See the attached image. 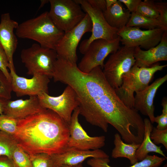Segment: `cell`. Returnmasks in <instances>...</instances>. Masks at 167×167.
<instances>
[{"instance_id": "29", "label": "cell", "mask_w": 167, "mask_h": 167, "mask_svg": "<svg viewBox=\"0 0 167 167\" xmlns=\"http://www.w3.org/2000/svg\"><path fill=\"white\" fill-rule=\"evenodd\" d=\"M17 121L4 114L0 115V131L13 136L16 131Z\"/></svg>"}, {"instance_id": "17", "label": "cell", "mask_w": 167, "mask_h": 167, "mask_svg": "<svg viewBox=\"0 0 167 167\" xmlns=\"http://www.w3.org/2000/svg\"><path fill=\"white\" fill-rule=\"evenodd\" d=\"M54 166L76 165L82 164L88 158H108L109 156L100 149L82 150L66 148L60 153L50 155Z\"/></svg>"}, {"instance_id": "13", "label": "cell", "mask_w": 167, "mask_h": 167, "mask_svg": "<svg viewBox=\"0 0 167 167\" xmlns=\"http://www.w3.org/2000/svg\"><path fill=\"white\" fill-rule=\"evenodd\" d=\"M79 107L74 111L69 125L70 136L67 148L82 150L100 149L105 144L103 135L91 137L88 135L79 122Z\"/></svg>"}, {"instance_id": "35", "label": "cell", "mask_w": 167, "mask_h": 167, "mask_svg": "<svg viewBox=\"0 0 167 167\" xmlns=\"http://www.w3.org/2000/svg\"><path fill=\"white\" fill-rule=\"evenodd\" d=\"M122 4H124L127 9L131 13L135 12L137 8L141 2V0H118Z\"/></svg>"}, {"instance_id": "24", "label": "cell", "mask_w": 167, "mask_h": 167, "mask_svg": "<svg viewBox=\"0 0 167 167\" xmlns=\"http://www.w3.org/2000/svg\"><path fill=\"white\" fill-rule=\"evenodd\" d=\"M126 26L139 28L142 27L148 30L162 28L167 30V27L157 19L145 17L135 12L131 13L130 18Z\"/></svg>"}, {"instance_id": "26", "label": "cell", "mask_w": 167, "mask_h": 167, "mask_svg": "<svg viewBox=\"0 0 167 167\" xmlns=\"http://www.w3.org/2000/svg\"><path fill=\"white\" fill-rule=\"evenodd\" d=\"M135 12L145 17L157 19L159 16L156 3L152 0L141 1Z\"/></svg>"}, {"instance_id": "41", "label": "cell", "mask_w": 167, "mask_h": 167, "mask_svg": "<svg viewBox=\"0 0 167 167\" xmlns=\"http://www.w3.org/2000/svg\"><path fill=\"white\" fill-rule=\"evenodd\" d=\"M49 2V0H41L39 10L42 7L46 4Z\"/></svg>"}, {"instance_id": "14", "label": "cell", "mask_w": 167, "mask_h": 167, "mask_svg": "<svg viewBox=\"0 0 167 167\" xmlns=\"http://www.w3.org/2000/svg\"><path fill=\"white\" fill-rule=\"evenodd\" d=\"M11 78L12 91L18 97L25 95L37 96L43 93L48 94L49 78L45 75L36 74L28 79L18 75L15 68L9 67Z\"/></svg>"}, {"instance_id": "27", "label": "cell", "mask_w": 167, "mask_h": 167, "mask_svg": "<svg viewBox=\"0 0 167 167\" xmlns=\"http://www.w3.org/2000/svg\"><path fill=\"white\" fill-rule=\"evenodd\" d=\"M29 155L32 167H54L52 157L49 154L40 153Z\"/></svg>"}, {"instance_id": "36", "label": "cell", "mask_w": 167, "mask_h": 167, "mask_svg": "<svg viewBox=\"0 0 167 167\" xmlns=\"http://www.w3.org/2000/svg\"><path fill=\"white\" fill-rule=\"evenodd\" d=\"M89 4L93 8L102 12L106 9L105 0H86Z\"/></svg>"}, {"instance_id": "34", "label": "cell", "mask_w": 167, "mask_h": 167, "mask_svg": "<svg viewBox=\"0 0 167 167\" xmlns=\"http://www.w3.org/2000/svg\"><path fill=\"white\" fill-rule=\"evenodd\" d=\"M154 122L157 123L156 127L160 130H164L167 129V113L162 112L160 115L155 117Z\"/></svg>"}, {"instance_id": "11", "label": "cell", "mask_w": 167, "mask_h": 167, "mask_svg": "<svg viewBox=\"0 0 167 167\" xmlns=\"http://www.w3.org/2000/svg\"><path fill=\"white\" fill-rule=\"evenodd\" d=\"M37 96L43 107L53 111L69 125L73 112L79 105L77 95L71 86L67 85L58 96L44 92Z\"/></svg>"}, {"instance_id": "18", "label": "cell", "mask_w": 167, "mask_h": 167, "mask_svg": "<svg viewBox=\"0 0 167 167\" xmlns=\"http://www.w3.org/2000/svg\"><path fill=\"white\" fill-rule=\"evenodd\" d=\"M134 56L135 64L139 67H148L159 61H167V31H165L156 46L146 50L139 46L135 47Z\"/></svg>"}, {"instance_id": "4", "label": "cell", "mask_w": 167, "mask_h": 167, "mask_svg": "<svg viewBox=\"0 0 167 167\" xmlns=\"http://www.w3.org/2000/svg\"><path fill=\"white\" fill-rule=\"evenodd\" d=\"M167 66L157 63L148 67H139L135 64L123 76L120 86L115 89L117 94L126 106L134 108V93L146 88L155 73Z\"/></svg>"}, {"instance_id": "8", "label": "cell", "mask_w": 167, "mask_h": 167, "mask_svg": "<svg viewBox=\"0 0 167 167\" xmlns=\"http://www.w3.org/2000/svg\"><path fill=\"white\" fill-rule=\"evenodd\" d=\"M89 16L92 23V34L88 39L83 40L79 47L80 52L84 54L90 44L95 40L102 39L112 41L118 36L119 30L111 26L107 22L103 12L92 7L86 0H75Z\"/></svg>"}, {"instance_id": "5", "label": "cell", "mask_w": 167, "mask_h": 167, "mask_svg": "<svg viewBox=\"0 0 167 167\" xmlns=\"http://www.w3.org/2000/svg\"><path fill=\"white\" fill-rule=\"evenodd\" d=\"M58 57L55 50L45 48L38 43L23 49L20 54L21 61L27 69L28 74H40L49 78H52Z\"/></svg>"}, {"instance_id": "2", "label": "cell", "mask_w": 167, "mask_h": 167, "mask_svg": "<svg viewBox=\"0 0 167 167\" xmlns=\"http://www.w3.org/2000/svg\"><path fill=\"white\" fill-rule=\"evenodd\" d=\"M13 136L18 145L29 155L58 154L67 148L69 125L55 112L45 109L18 119Z\"/></svg>"}, {"instance_id": "39", "label": "cell", "mask_w": 167, "mask_h": 167, "mask_svg": "<svg viewBox=\"0 0 167 167\" xmlns=\"http://www.w3.org/2000/svg\"><path fill=\"white\" fill-rule=\"evenodd\" d=\"M161 105L163 107L162 112L167 113V98L166 96L163 98L162 100Z\"/></svg>"}, {"instance_id": "23", "label": "cell", "mask_w": 167, "mask_h": 167, "mask_svg": "<svg viewBox=\"0 0 167 167\" xmlns=\"http://www.w3.org/2000/svg\"><path fill=\"white\" fill-rule=\"evenodd\" d=\"M166 159L156 155H148L143 160L128 167H160ZM109 158H91L87 163L91 167H113L109 165Z\"/></svg>"}, {"instance_id": "28", "label": "cell", "mask_w": 167, "mask_h": 167, "mask_svg": "<svg viewBox=\"0 0 167 167\" xmlns=\"http://www.w3.org/2000/svg\"><path fill=\"white\" fill-rule=\"evenodd\" d=\"M12 158L17 167H32L29 155L18 145L13 151Z\"/></svg>"}, {"instance_id": "16", "label": "cell", "mask_w": 167, "mask_h": 167, "mask_svg": "<svg viewBox=\"0 0 167 167\" xmlns=\"http://www.w3.org/2000/svg\"><path fill=\"white\" fill-rule=\"evenodd\" d=\"M19 24L16 21L11 18L9 13L1 15L0 23V45L7 56L9 63L8 68H15L13 56L17 49L18 41L14 30L17 28Z\"/></svg>"}, {"instance_id": "9", "label": "cell", "mask_w": 167, "mask_h": 167, "mask_svg": "<svg viewBox=\"0 0 167 167\" xmlns=\"http://www.w3.org/2000/svg\"><path fill=\"white\" fill-rule=\"evenodd\" d=\"M120 42V38L118 36L111 41L102 39L94 41L84 54L77 66L79 69L86 73L98 66L103 69L105 58L109 54L113 53L119 48Z\"/></svg>"}, {"instance_id": "32", "label": "cell", "mask_w": 167, "mask_h": 167, "mask_svg": "<svg viewBox=\"0 0 167 167\" xmlns=\"http://www.w3.org/2000/svg\"><path fill=\"white\" fill-rule=\"evenodd\" d=\"M9 65L6 54L3 48L0 45V71L5 75L8 79L11 82V78L7 70Z\"/></svg>"}, {"instance_id": "6", "label": "cell", "mask_w": 167, "mask_h": 167, "mask_svg": "<svg viewBox=\"0 0 167 167\" xmlns=\"http://www.w3.org/2000/svg\"><path fill=\"white\" fill-rule=\"evenodd\" d=\"M135 47L123 46L111 54L102 69L105 78L110 86L116 89L121 85L123 76L135 64Z\"/></svg>"}, {"instance_id": "22", "label": "cell", "mask_w": 167, "mask_h": 167, "mask_svg": "<svg viewBox=\"0 0 167 167\" xmlns=\"http://www.w3.org/2000/svg\"><path fill=\"white\" fill-rule=\"evenodd\" d=\"M114 147L111 156L113 158H126L130 161L131 165L138 162L136 156V151L140 144L127 143L123 142L120 134L116 133L113 141Z\"/></svg>"}, {"instance_id": "1", "label": "cell", "mask_w": 167, "mask_h": 167, "mask_svg": "<svg viewBox=\"0 0 167 167\" xmlns=\"http://www.w3.org/2000/svg\"><path fill=\"white\" fill-rule=\"evenodd\" d=\"M52 78L71 86L79 102L80 114L92 125L107 130L108 125L113 127L122 122L130 109L117 94L98 66L88 73L82 72L76 63L58 57Z\"/></svg>"}, {"instance_id": "3", "label": "cell", "mask_w": 167, "mask_h": 167, "mask_svg": "<svg viewBox=\"0 0 167 167\" xmlns=\"http://www.w3.org/2000/svg\"><path fill=\"white\" fill-rule=\"evenodd\" d=\"M64 33L54 24L48 11L19 24L15 32L19 38L33 40L43 47L54 50Z\"/></svg>"}, {"instance_id": "21", "label": "cell", "mask_w": 167, "mask_h": 167, "mask_svg": "<svg viewBox=\"0 0 167 167\" xmlns=\"http://www.w3.org/2000/svg\"><path fill=\"white\" fill-rule=\"evenodd\" d=\"M144 135L143 141L136 151V157L139 161L143 160L150 152L158 153L167 158L161 149V146H157L151 140L150 135L153 126L149 119L146 118L143 119Z\"/></svg>"}, {"instance_id": "33", "label": "cell", "mask_w": 167, "mask_h": 167, "mask_svg": "<svg viewBox=\"0 0 167 167\" xmlns=\"http://www.w3.org/2000/svg\"><path fill=\"white\" fill-rule=\"evenodd\" d=\"M156 3L159 14L157 19L167 27V3L163 2Z\"/></svg>"}, {"instance_id": "42", "label": "cell", "mask_w": 167, "mask_h": 167, "mask_svg": "<svg viewBox=\"0 0 167 167\" xmlns=\"http://www.w3.org/2000/svg\"><path fill=\"white\" fill-rule=\"evenodd\" d=\"M54 167H84L82 164H81L76 165H63L60 166H54Z\"/></svg>"}, {"instance_id": "43", "label": "cell", "mask_w": 167, "mask_h": 167, "mask_svg": "<svg viewBox=\"0 0 167 167\" xmlns=\"http://www.w3.org/2000/svg\"><path fill=\"white\" fill-rule=\"evenodd\" d=\"M162 167H167V164H165Z\"/></svg>"}, {"instance_id": "20", "label": "cell", "mask_w": 167, "mask_h": 167, "mask_svg": "<svg viewBox=\"0 0 167 167\" xmlns=\"http://www.w3.org/2000/svg\"><path fill=\"white\" fill-rule=\"evenodd\" d=\"M108 24L112 27L120 29L126 26L131 13L123 6L119 0L103 12Z\"/></svg>"}, {"instance_id": "19", "label": "cell", "mask_w": 167, "mask_h": 167, "mask_svg": "<svg viewBox=\"0 0 167 167\" xmlns=\"http://www.w3.org/2000/svg\"><path fill=\"white\" fill-rule=\"evenodd\" d=\"M45 109L40 104L38 96H33L25 100H7L3 114L20 119L39 113Z\"/></svg>"}, {"instance_id": "40", "label": "cell", "mask_w": 167, "mask_h": 167, "mask_svg": "<svg viewBox=\"0 0 167 167\" xmlns=\"http://www.w3.org/2000/svg\"><path fill=\"white\" fill-rule=\"evenodd\" d=\"M106 8H108L115 3L117 0H105Z\"/></svg>"}, {"instance_id": "37", "label": "cell", "mask_w": 167, "mask_h": 167, "mask_svg": "<svg viewBox=\"0 0 167 167\" xmlns=\"http://www.w3.org/2000/svg\"><path fill=\"white\" fill-rule=\"evenodd\" d=\"M0 167H17L13 159L5 156H0Z\"/></svg>"}, {"instance_id": "25", "label": "cell", "mask_w": 167, "mask_h": 167, "mask_svg": "<svg viewBox=\"0 0 167 167\" xmlns=\"http://www.w3.org/2000/svg\"><path fill=\"white\" fill-rule=\"evenodd\" d=\"M18 145L13 135L0 131V156L12 159L13 152Z\"/></svg>"}, {"instance_id": "12", "label": "cell", "mask_w": 167, "mask_h": 167, "mask_svg": "<svg viewBox=\"0 0 167 167\" xmlns=\"http://www.w3.org/2000/svg\"><path fill=\"white\" fill-rule=\"evenodd\" d=\"M166 31L162 28L142 30L139 28L126 26L119 29L117 35L124 46L129 47L139 46L146 50L157 45Z\"/></svg>"}, {"instance_id": "15", "label": "cell", "mask_w": 167, "mask_h": 167, "mask_svg": "<svg viewBox=\"0 0 167 167\" xmlns=\"http://www.w3.org/2000/svg\"><path fill=\"white\" fill-rule=\"evenodd\" d=\"M167 80L166 74L157 78L144 90L135 92L134 108L142 114L147 116L152 124L155 117L154 99L157 90Z\"/></svg>"}, {"instance_id": "31", "label": "cell", "mask_w": 167, "mask_h": 167, "mask_svg": "<svg viewBox=\"0 0 167 167\" xmlns=\"http://www.w3.org/2000/svg\"><path fill=\"white\" fill-rule=\"evenodd\" d=\"M150 137L155 144H162L167 150V129L160 130L153 127L150 134Z\"/></svg>"}, {"instance_id": "7", "label": "cell", "mask_w": 167, "mask_h": 167, "mask_svg": "<svg viewBox=\"0 0 167 167\" xmlns=\"http://www.w3.org/2000/svg\"><path fill=\"white\" fill-rule=\"evenodd\" d=\"M49 2L50 17L55 25L64 32L76 26L86 15L75 0H49Z\"/></svg>"}, {"instance_id": "38", "label": "cell", "mask_w": 167, "mask_h": 167, "mask_svg": "<svg viewBox=\"0 0 167 167\" xmlns=\"http://www.w3.org/2000/svg\"><path fill=\"white\" fill-rule=\"evenodd\" d=\"M7 100L0 97V115L3 114L4 107Z\"/></svg>"}, {"instance_id": "30", "label": "cell", "mask_w": 167, "mask_h": 167, "mask_svg": "<svg viewBox=\"0 0 167 167\" xmlns=\"http://www.w3.org/2000/svg\"><path fill=\"white\" fill-rule=\"evenodd\" d=\"M12 91L11 82L0 71V97L10 100Z\"/></svg>"}, {"instance_id": "10", "label": "cell", "mask_w": 167, "mask_h": 167, "mask_svg": "<svg viewBox=\"0 0 167 167\" xmlns=\"http://www.w3.org/2000/svg\"><path fill=\"white\" fill-rule=\"evenodd\" d=\"M92 23L86 13L82 20L76 26L64 33L56 46L55 50L58 57L73 63H76V51L78 45L84 35L91 32Z\"/></svg>"}]
</instances>
